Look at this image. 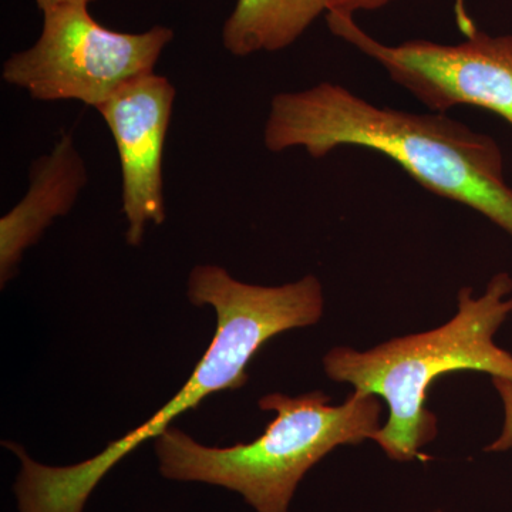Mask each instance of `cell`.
<instances>
[{"mask_svg": "<svg viewBox=\"0 0 512 512\" xmlns=\"http://www.w3.org/2000/svg\"><path fill=\"white\" fill-rule=\"evenodd\" d=\"M89 3L70 0L43 10L39 39L6 60L3 82L37 101H80L97 109L127 83L154 73L173 30L116 32L93 19Z\"/></svg>", "mask_w": 512, "mask_h": 512, "instance_id": "5", "label": "cell"}, {"mask_svg": "<svg viewBox=\"0 0 512 512\" xmlns=\"http://www.w3.org/2000/svg\"><path fill=\"white\" fill-rule=\"evenodd\" d=\"M264 143L272 153L303 148L316 160L340 147L377 151L427 191L473 208L512 237V188L500 146L446 114L379 107L322 82L276 94Z\"/></svg>", "mask_w": 512, "mask_h": 512, "instance_id": "1", "label": "cell"}, {"mask_svg": "<svg viewBox=\"0 0 512 512\" xmlns=\"http://www.w3.org/2000/svg\"><path fill=\"white\" fill-rule=\"evenodd\" d=\"M328 9L329 0H238L222 28V45L237 57L278 52Z\"/></svg>", "mask_w": 512, "mask_h": 512, "instance_id": "9", "label": "cell"}, {"mask_svg": "<svg viewBox=\"0 0 512 512\" xmlns=\"http://www.w3.org/2000/svg\"><path fill=\"white\" fill-rule=\"evenodd\" d=\"M323 392L291 397L272 393L258 402L275 412L258 439L207 447L175 427L156 439L161 476L218 485L241 494L256 512H289L296 488L312 467L340 446L372 440L382 424V402L352 392L339 406Z\"/></svg>", "mask_w": 512, "mask_h": 512, "instance_id": "4", "label": "cell"}, {"mask_svg": "<svg viewBox=\"0 0 512 512\" xmlns=\"http://www.w3.org/2000/svg\"><path fill=\"white\" fill-rule=\"evenodd\" d=\"M188 299L200 308L215 309V338L183 389L146 423L74 466H45L18 444L3 443L20 461L15 483L19 512H83L94 488L124 457L147 440L158 439L171 421L210 394L244 386L248 363L262 345L288 330L315 325L325 311L322 284L315 275L281 286L252 285L217 265L192 269Z\"/></svg>", "mask_w": 512, "mask_h": 512, "instance_id": "2", "label": "cell"}, {"mask_svg": "<svg viewBox=\"0 0 512 512\" xmlns=\"http://www.w3.org/2000/svg\"><path fill=\"white\" fill-rule=\"evenodd\" d=\"M177 90L156 72L137 77L97 107L119 153L127 242H143L147 224L165 215L163 158Z\"/></svg>", "mask_w": 512, "mask_h": 512, "instance_id": "7", "label": "cell"}, {"mask_svg": "<svg viewBox=\"0 0 512 512\" xmlns=\"http://www.w3.org/2000/svg\"><path fill=\"white\" fill-rule=\"evenodd\" d=\"M330 32L389 73L433 113L476 106L503 117L512 126V36H490L470 28L457 45L409 40L383 45L345 13L328 12Z\"/></svg>", "mask_w": 512, "mask_h": 512, "instance_id": "6", "label": "cell"}, {"mask_svg": "<svg viewBox=\"0 0 512 512\" xmlns=\"http://www.w3.org/2000/svg\"><path fill=\"white\" fill-rule=\"evenodd\" d=\"M394 0H329L328 12L345 13L353 16L356 12L382 9Z\"/></svg>", "mask_w": 512, "mask_h": 512, "instance_id": "11", "label": "cell"}, {"mask_svg": "<svg viewBox=\"0 0 512 512\" xmlns=\"http://www.w3.org/2000/svg\"><path fill=\"white\" fill-rule=\"evenodd\" d=\"M493 386L503 402L504 424L500 436L485 451H507L512 448V380L493 377Z\"/></svg>", "mask_w": 512, "mask_h": 512, "instance_id": "10", "label": "cell"}, {"mask_svg": "<svg viewBox=\"0 0 512 512\" xmlns=\"http://www.w3.org/2000/svg\"><path fill=\"white\" fill-rule=\"evenodd\" d=\"M436 512H443V511H436Z\"/></svg>", "mask_w": 512, "mask_h": 512, "instance_id": "13", "label": "cell"}, {"mask_svg": "<svg viewBox=\"0 0 512 512\" xmlns=\"http://www.w3.org/2000/svg\"><path fill=\"white\" fill-rule=\"evenodd\" d=\"M62 2H70V0H36L37 6H39V9L42 10V12L43 10L47 8H52V6H55L57 5V3Z\"/></svg>", "mask_w": 512, "mask_h": 512, "instance_id": "12", "label": "cell"}, {"mask_svg": "<svg viewBox=\"0 0 512 512\" xmlns=\"http://www.w3.org/2000/svg\"><path fill=\"white\" fill-rule=\"evenodd\" d=\"M512 278L494 275L481 296L464 286L457 313L439 328L394 338L370 350L330 349L323 369L353 392L373 394L389 409L372 440L394 461L420 460L421 448L439 436V419L427 407L433 383L448 373L471 370L512 380V355L495 335L512 313Z\"/></svg>", "mask_w": 512, "mask_h": 512, "instance_id": "3", "label": "cell"}, {"mask_svg": "<svg viewBox=\"0 0 512 512\" xmlns=\"http://www.w3.org/2000/svg\"><path fill=\"white\" fill-rule=\"evenodd\" d=\"M89 181L74 138L63 134L55 147L30 165L29 190L0 220V282L15 274L23 252L42 237L56 218L76 204Z\"/></svg>", "mask_w": 512, "mask_h": 512, "instance_id": "8", "label": "cell"}]
</instances>
